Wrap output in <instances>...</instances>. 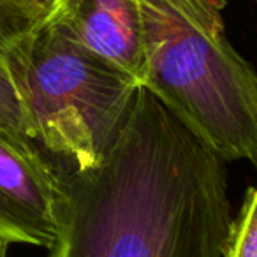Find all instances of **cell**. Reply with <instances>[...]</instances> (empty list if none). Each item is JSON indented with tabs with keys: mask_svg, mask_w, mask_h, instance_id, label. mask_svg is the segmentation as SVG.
Returning <instances> with one entry per match:
<instances>
[{
	"mask_svg": "<svg viewBox=\"0 0 257 257\" xmlns=\"http://www.w3.org/2000/svg\"><path fill=\"white\" fill-rule=\"evenodd\" d=\"M57 0H0V62L13 46L50 18Z\"/></svg>",
	"mask_w": 257,
	"mask_h": 257,
	"instance_id": "obj_6",
	"label": "cell"
},
{
	"mask_svg": "<svg viewBox=\"0 0 257 257\" xmlns=\"http://www.w3.org/2000/svg\"><path fill=\"white\" fill-rule=\"evenodd\" d=\"M141 86L220 161L257 166V72L224 32L222 13L185 0H140Z\"/></svg>",
	"mask_w": 257,
	"mask_h": 257,
	"instance_id": "obj_2",
	"label": "cell"
},
{
	"mask_svg": "<svg viewBox=\"0 0 257 257\" xmlns=\"http://www.w3.org/2000/svg\"><path fill=\"white\" fill-rule=\"evenodd\" d=\"M0 121L23 133V114L18 95L2 65H0Z\"/></svg>",
	"mask_w": 257,
	"mask_h": 257,
	"instance_id": "obj_8",
	"label": "cell"
},
{
	"mask_svg": "<svg viewBox=\"0 0 257 257\" xmlns=\"http://www.w3.org/2000/svg\"><path fill=\"white\" fill-rule=\"evenodd\" d=\"M64 173L36 141L0 121V239L50 252L64 229Z\"/></svg>",
	"mask_w": 257,
	"mask_h": 257,
	"instance_id": "obj_4",
	"label": "cell"
},
{
	"mask_svg": "<svg viewBox=\"0 0 257 257\" xmlns=\"http://www.w3.org/2000/svg\"><path fill=\"white\" fill-rule=\"evenodd\" d=\"M50 18L141 86L145 44L140 0H57Z\"/></svg>",
	"mask_w": 257,
	"mask_h": 257,
	"instance_id": "obj_5",
	"label": "cell"
},
{
	"mask_svg": "<svg viewBox=\"0 0 257 257\" xmlns=\"http://www.w3.org/2000/svg\"><path fill=\"white\" fill-rule=\"evenodd\" d=\"M62 173L65 220L48 257H224V161L143 86L102 161Z\"/></svg>",
	"mask_w": 257,
	"mask_h": 257,
	"instance_id": "obj_1",
	"label": "cell"
},
{
	"mask_svg": "<svg viewBox=\"0 0 257 257\" xmlns=\"http://www.w3.org/2000/svg\"><path fill=\"white\" fill-rule=\"evenodd\" d=\"M224 257H257V183L246 190L232 218Z\"/></svg>",
	"mask_w": 257,
	"mask_h": 257,
	"instance_id": "obj_7",
	"label": "cell"
},
{
	"mask_svg": "<svg viewBox=\"0 0 257 257\" xmlns=\"http://www.w3.org/2000/svg\"><path fill=\"white\" fill-rule=\"evenodd\" d=\"M0 65L18 95L23 133L74 169L102 161L141 88L51 18L23 36Z\"/></svg>",
	"mask_w": 257,
	"mask_h": 257,
	"instance_id": "obj_3",
	"label": "cell"
},
{
	"mask_svg": "<svg viewBox=\"0 0 257 257\" xmlns=\"http://www.w3.org/2000/svg\"><path fill=\"white\" fill-rule=\"evenodd\" d=\"M9 248H11V245L0 239V257H9Z\"/></svg>",
	"mask_w": 257,
	"mask_h": 257,
	"instance_id": "obj_9",
	"label": "cell"
}]
</instances>
